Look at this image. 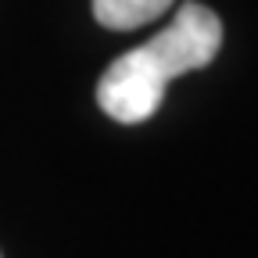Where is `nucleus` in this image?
Segmentation results:
<instances>
[{
    "instance_id": "obj_1",
    "label": "nucleus",
    "mask_w": 258,
    "mask_h": 258,
    "mask_svg": "<svg viewBox=\"0 0 258 258\" xmlns=\"http://www.w3.org/2000/svg\"><path fill=\"white\" fill-rule=\"evenodd\" d=\"M169 83H172L169 69L144 43V47L125 50L104 69L101 83H97V104L108 118L122 125H137V122H147L161 108Z\"/></svg>"
},
{
    "instance_id": "obj_2",
    "label": "nucleus",
    "mask_w": 258,
    "mask_h": 258,
    "mask_svg": "<svg viewBox=\"0 0 258 258\" xmlns=\"http://www.w3.org/2000/svg\"><path fill=\"white\" fill-rule=\"evenodd\" d=\"M151 47L169 64L172 79L186 76V72H198V69L215 61V54L222 47V22L212 8L190 0V4H183L176 11L172 25L151 40Z\"/></svg>"
},
{
    "instance_id": "obj_3",
    "label": "nucleus",
    "mask_w": 258,
    "mask_h": 258,
    "mask_svg": "<svg viewBox=\"0 0 258 258\" xmlns=\"http://www.w3.org/2000/svg\"><path fill=\"white\" fill-rule=\"evenodd\" d=\"M169 8H172V0H93V18L104 29L129 32V29H140V25L161 18Z\"/></svg>"
}]
</instances>
